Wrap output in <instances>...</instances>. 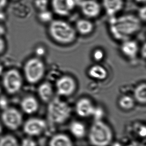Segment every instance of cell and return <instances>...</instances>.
<instances>
[{
  "instance_id": "8fae6325",
  "label": "cell",
  "mask_w": 146,
  "mask_h": 146,
  "mask_svg": "<svg viewBox=\"0 0 146 146\" xmlns=\"http://www.w3.org/2000/svg\"><path fill=\"white\" fill-rule=\"evenodd\" d=\"M95 107L90 99L82 98L76 102L75 111L78 115L81 117H87L93 115Z\"/></svg>"
},
{
  "instance_id": "5b68a950",
  "label": "cell",
  "mask_w": 146,
  "mask_h": 146,
  "mask_svg": "<svg viewBox=\"0 0 146 146\" xmlns=\"http://www.w3.org/2000/svg\"><path fill=\"white\" fill-rule=\"evenodd\" d=\"M113 138L110 128L105 123L97 120L92 125L89 133L90 143L94 146H107Z\"/></svg>"
},
{
  "instance_id": "44dd1931",
  "label": "cell",
  "mask_w": 146,
  "mask_h": 146,
  "mask_svg": "<svg viewBox=\"0 0 146 146\" xmlns=\"http://www.w3.org/2000/svg\"><path fill=\"white\" fill-rule=\"evenodd\" d=\"M70 132L77 138H83L86 133V129L83 123L79 121H74L70 126Z\"/></svg>"
},
{
  "instance_id": "30bf717a",
  "label": "cell",
  "mask_w": 146,
  "mask_h": 146,
  "mask_svg": "<svg viewBox=\"0 0 146 146\" xmlns=\"http://www.w3.org/2000/svg\"><path fill=\"white\" fill-rule=\"evenodd\" d=\"M75 0H52L51 5L53 11L56 14L65 16L69 15L75 7Z\"/></svg>"
},
{
  "instance_id": "5bb4252c",
  "label": "cell",
  "mask_w": 146,
  "mask_h": 146,
  "mask_svg": "<svg viewBox=\"0 0 146 146\" xmlns=\"http://www.w3.org/2000/svg\"><path fill=\"white\" fill-rule=\"evenodd\" d=\"M123 42L121 47L123 54L130 60L135 59L139 51L138 43L134 40L129 39L124 40Z\"/></svg>"
},
{
  "instance_id": "4316f807",
  "label": "cell",
  "mask_w": 146,
  "mask_h": 146,
  "mask_svg": "<svg viewBox=\"0 0 146 146\" xmlns=\"http://www.w3.org/2000/svg\"><path fill=\"white\" fill-rule=\"evenodd\" d=\"M21 146H37V144L34 140L28 137L23 139Z\"/></svg>"
},
{
  "instance_id": "e575fe53",
  "label": "cell",
  "mask_w": 146,
  "mask_h": 146,
  "mask_svg": "<svg viewBox=\"0 0 146 146\" xmlns=\"http://www.w3.org/2000/svg\"><path fill=\"white\" fill-rule=\"evenodd\" d=\"M2 66H1L0 65V74H1V72H2Z\"/></svg>"
},
{
  "instance_id": "9a60e30c",
  "label": "cell",
  "mask_w": 146,
  "mask_h": 146,
  "mask_svg": "<svg viewBox=\"0 0 146 146\" xmlns=\"http://www.w3.org/2000/svg\"><path fill=\"white\" fill-rule=\"evenodd\" d=\"M37 94L43 102L48 104L54 98L53 86L49 82H43L38 87Z\"/></svg>"
},
{
  "instance_id": "d4e9b609",
  "label": "cell",
  "mask_w": 146,
  "mask_h": 146,
  "mask_svg": "<svg viewBox=\"0 0 146 146\" xmlns=\"http://www.w3.org/2000/svg\"><path fill=\"white\" fill-rule=\"evenodd\" d=\"M35 5L36 7L40 11L47 10L48 0H35Z\"/></svg>"
},
{
  "instance_id": "83f0119b",
  "label": "cell",
  "mask_w": 146,
  "mask_h": 146,
  "mask_svg": "<svg viewBox=\"0 0 146 146\" xmlns=\"http://www.w3.org/2000/svg\"><path fill=\"white\" fill-rule=\"evenodd\" d=\"M146 9L145 6L142 7L139 11V16L138 18L141 21H145L146 19Z\"/></svg>"
},
{
  "instance_id": "7a4b0ae2",
  "label": "cell",
  "mask_w": 146,
  "mask_h": 146,
  "mask_svg": "<svg viewBox=\"0 0 146 146\" xmlns=\"http://www.w3.org/2000/svg\"><path fill=\"white\" fill-rule=\"evenodd\" d=\"M48 31L51 38L60 44H70L76 39V30L64 21H52L50 23Z\"/></svg>"
},
{
  "instance_id": "7402d4cb",
  "label": "cell",
  "mask_w": 146,
  "mask_h": 146,
  "mask_svg": "<svg viewBox=\"0 0 146 146\" xmlns=\"http://www.w3.org/2000/svg\"><path fill=\"white\" fill-rule=\"evenodd\" d=\"M135 100L129 95L122 96L118 101L119 107L124 110L128 111L133 109L135 105Z\"/></svg>"
},
{
  "instance_id": "3957f363",
  "label": "cell",
  "mask_w": 146,
  "mask_h": 146,
  "mask_svg": "<svg viewBox=\"0 0 146 146\" xmlns=\"http://www.w3.org/2000/svg\"><path fill=\"white\" fill-rule=\"evenodd\" d=\"M72 109L67 102L58 98H54L48 103L47 115L50 121L54 124H62L70 117Z\"/></svg>"
},
{
  "instance_id": "d6a6232c",
  "label": "cell",
  "mask_w": 146,
  "mask_h": 146,
  "mask_svg": "<svg viewBox=\"0 0 146 146\" xmlns=\"http://www.w3.org/2000/svg\"><path fill=\"white\" fill-rule=\"evenodd\" d=\"M136 1L139 3H145L146 2V0H135Z\"/></svg>"
},
{
  "instance_id": "603a6c76",
  "label": "cell",
  "mask_w": 146,
  "mask_h": 146,
  "mask_svg": "<svg viewBox=\"0 0 146 146\" xmlns=\"http://www.w3.org/2000/svg\"><path fill=\"white\" fill-rule=\"evenodd\" d=\"M0 146H19V145L15 137L7 135L0 139Z\"/></svg>"
},
{
  "instance_id": "52a82bcc",
  "label": "cell",
  "mask_w": 146,
  "mask_h": 146,
  "mask_svg": "<svg viewBox=\"0 0 146 146\" xmlns=\"http://www.w3.org/2000/svg\"><path fill=\"white\" fill-rule=\"evenodd\" d=\"M1 119L7 128L11 130H15L22 124L23 117L18 109L13 107H7L3 110Z\"/></svg>"
},
{
  "instance_id": "8992f818",
  "label": "cell",
  "mask_w": 146,
  "mask_h": 146,
  "mask_svg": "<svg viewBox=\"0 0 146 146\" xmlns=\"http://www.w3.org/2000/svg\"><path fill=\"white\" fill-rule=\"evenodd\" d=\"M24 80L23 74L18 69L11 68L7 70L3 75L2 85L7 94L15 95L21 90Z\"/></svg>"
},
{
  "instance_id": "9c48e42d",
  "label": "cell",
  "mask_w": 146,
  "mask_h": 146,
  "mask_svg": "<svg viewBox=\"0 0 146 146\" xmlns=\"http://www.w3.org/2000/svg\"><path fill=\"white\" fill-rule=\"evenodd\" d=\"M46 127V123L41 118L33 117L28 119L23 126L24 132L30 136L41 134Z\"/></svg>"
},
{
  "instance_id": "6da1fadb",
  "label": "cell",
  "mask_w": 146,
  "mask_h": 146,
  "mask_svg": "<svg viewBox=\"0 0 146 146\" xmlns=\"http://www.w3.org/2000/svg\"><path fill=\"white\" fill-rule=\"evenodd\" d=\"M141 27V21L138 17L133 15L126 14L113 21L110 31L114 38L123 41L138 32Z\"/></svg>"
},
{
  "instance_id": "4fadbf2b",
  "label": "cell",
  "mask_w": 146,
  "mask_h": 146,
  "mask_svg": "<svg viewBox=\"0 0 146 146\" xmlns=\"http://www.w3.org/2000/svg\"><path fill=\"white\" fill-rule=\"evenodd\" d=\"M20 107L22 111L25 114L31 115L38 110L39 103L36 97L32 95H28L21 100Z\"/></svg>"
},
{
  "instance_id": "7c38bea8",
  "label": "cell",
  "mask_w": 146,
  "mask_h": 146,
  "mask_svg": "<svg viewBox=\"0 0 146 146\" xmlns=\"http://www.w3.org/2000/svg\"><path fill=\"white\" fill-rule=\"evenodd\" d=\"M80 6L81 12L87 17L96 18L100 14L101 7L95 0H83Z\"/></svg>"
},
{
  "instance_id": "2e32d148",
  "label": "cell",
  "mask_w": 146,
  "mask_h": 146,
  "mask_svg": "<svg viewBox=\"0 0 146 146\" xmlns=\"http://www.w3.org/2000/svg\"><path fill=\"white\" fill-rule=\"evenodd\" d=\"M103 6L109 15H113L120 12L123 6V0H103Z\"/></svg>"
},
{
  "instance_id": "d6986e66",
  "label": "cell",
  "mask_w": 146,
  "mask_h": 146,
  "mask_svg": "<svg viewBox=\"0 0 146 146\" xmlns=\"http://www.w3.org/2000/svg\"><path fill=\"white\" fill-rule=\"evenodd\" d=\"M49 146H73L70 138L64 134L54 135L49 141Z\"/></svg>"
},
{
  "instance_id": "484cf974",
  "label": "cell",
  "mask_w": 146,
  "mask_h": 146,
  "mask_svg": "<svg viewBox=\"0 0 146 146\" xmlns=\"http://www.w3.org/2000/svg\"><path fill=\"white\" fill-rule=\"evenodd\" d=\"M104 52L100 49L95 50L93 54V60L96 62L101 61L104 59Z\"/></svg>"
},
{
  "instance_id": "e0dca14e",
  "label": "cell",
  "mask_w": 146,
  "mask_h": 146,
  "mask_svg": "<svg viewBox=\"0 0 146 146\" xmlns=\"http://www.w3.org/2000/svg\"><path fill=\"white\" fill-rule=\"evenodd\" d=\"M90 77L94 80H103L108 76V72L103 66L94 65L91 66L88 70Z\"/></svg>"
},
{
  "instance_id": "ba28073f",
  "label": "cell",
  "mask_w": 146,
  "mask_h": 146,
  "mask_svg": "<svg viewBox=\"0 0 146 146\" xmlns=\"http://www.w3.org/2000/svg\"><path fill=\"white\" fill-rule=\"evenodd\" d=\"M55 87L58 95L63 97H69L74 93L77 84L73 77L65 75L57 79Z\"/></svg>"
},
{
  "instance_id": "836d02e7",
  "label": "cell",
  "mask_w": 146,
  "mask_h": 146,
  "mask_svg": "<svg viewBox=\"0 0 146 146\" xmlns=\"http://www.w3.org/2000/svg\"><path fill=\"white\" fill-rule=\"evenodd\" d=\"M2 132V127L1 124L0 123V134Z\"/></svg>"
},
{
  "instance_id": "f1b7e54d",
  "label": "cell",
  "mask_w": 146,
  "mask_h": 146,
  "mask_svg": "<svg viewBox=\"0 0 146 146\" xmlns=\"http://www.w3.org/2000/svg\"><path fill=\"white\" fill-rule=\"evenodd\" d=\"M6 48V44L5 40L0 36V55L2 54Z\"/></svg>"
},
{
  "instance_id": "d590c367",
  "label": "cell",
  "mask_w": 146,
  "mask_h": 146,
  "mask_svg": "<svg viewBox=\"0 0 146 146\" xmlns=\"http://www.w3.org/2000/svg\"><path fill=\"white\" fill-rule=\"evenodd\" d=\"M15 1H16V0H15Z\"/></svg>"
},
{
  "instance_id": "277c9868",
  "label": "cell",
  "mask_w": 146,
  "mask_h": 146,
  "mask_svg": "<svg viewBox=\"0 0 146 146\" xmlns=\"http://www.w3.org/2000/svg\"><path fill=\"white\" fill-rule=\"evenodd\" d=\"M45 65L40 57L35 56L27 60L23 67L24 79L29 84L40 82L45 73Z\"/></svg>"
},
{
  "instance_id": "ffe728a7",
  "label": "cell",
  "mask_w": 146,
  "mask_h": 146,
  "mask_svg": "<svg viewBox=\"0 0 146 146\" xmlns=\"http://www.w3.org/2000/svg\"><path fill=\"white\" fill-rule=\"evenodd\" d=\"M134 99L139 104H145L146 102V84L143 82L138 85L135 88Z\"/></svg>"
},
{
  "instance_id": "ac0fdd59",
  "label": "cell",
  "mask_w": 146,
  "mask_h": 146,
  "mask_svg": "<svg viewBox=\"0 0 146 146\" xmlns=\"http://www.w3.org/2000/svg\"><path fill=\"white\" fill-rule=\"evenodd\" d=\"M76 30L81 35L86 36L91 34L94 29L93 24L88 20L81 19L75 24Z\"/></svg>"
},
{
  "instance_id": "4dcf8cb0",
  "label": "cell",
  "mask_w": 146,
  "mask_h": 146,
  "mask_svg": "<svg viewBox=\"0 0 146 146\" xmlns=\"http://www.w3.org/2000/svg\"><path fill=\"white\" fill-rule=\"evenodd\" d=\"M128 146H145L144 144L137 141H133Z\"/></svg>"
},
{
  "instance_id": "cb8c5ba5",
  "label": "cell",
  "mask_w": 146,
  "mask_h": 146,
  "mask_svg": "<svg viewBox=\"0 0 146 146\" xmlns=\"http://www.w3.org/2000/svg\"><path fill=\"white\" fill-rule=\"evenodd\" d=\"M38 18L39 21L42 23H50L52 21V15L47 10L40 11Z\"/></svg>"
},
{
  "instance_id": "f546056e",
  "label": "cell",
  "mask_w": 146,
  "mask_h": 146,
  "mask_svg": "<svg viewBox=\"0 0 146 146\" xmlns=\"http://www.w3.org/2000/svg\"><path fill=\"white\" fill-rule=\"evenodd\" d=\"M141 54L143 59H145L146 56V44L145 42L144 43L140 50Z\"/></svg>"
},
{
  "instance_id": "1f68e13d",
  "label": "cell",
  "mask_w": 146,
  "mask_h": 146,
  "mask_svg": "<svg viewBox=\"0 0 146 146\" xmlns=\"http://www.w3.org/2000/svg\"><path fill=\"white\" fill-rule=\"evenodd\" d=\"M7 0H0V9H2L6 7Z\"/></svg>"
}]
</instances>
